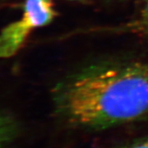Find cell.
<instances>
[{
    "label": "cell",
    "instance_id": "6da1fadb",
    "mask_svg": "<svg viewBox=\"0 0 148 148\" xmlns=\"http://www.w3.org/2000/svg\"><path fill=\"white\" fill-rule=\"evenodd\" d=\"M59 116L71 125L103 129L148 114V62H106L82 69L53 90Z\"/></svg>",
    "mask_w": 148,
    "mask_h": 148
},
{
    "label": "cell",
    "instance_id": "7a4b0ae2",
    "mask_svg": "<svg viewBox=\"0 0 148 148\" xmlns=\"http://www.w3.org/2000/svg\"><path fill=\"white\" fill-rule=\"evenodd\" d=\"M56 14L53 0H25L21 18L0 32V58L16 54L30 33L51 23Z\"/></svg>",
    "mask_w": 148,
    "mask_h": 148
},
{
    "label": "cell",
    "instance_id": "3957f363",
    "mask_svg": "<svg viewBox=\"0 0 148 148\" xmlns=\"http://www.w3.org/2000/svg\"><path fill=\"white\" fill-rule=\"evenodd\" d=\"M20 132L16 119L10 114L0 110V148H10Z\"/></svg>",
    "mask_w": 148,
    "mask_h": 148
},
{
    "label": "cell",
    "instance_id": "277c9868",
    "mask_svg": "<svg viewBox=\"0 0 148 148\" xmlns=\"http://www.w3.org/2000/svg\"><path fill=\"white\" fill-rule=\"evenodd\" d=\"M133 28L148 36V0L143 6Z\"/></svg>",
    "mask_w": 148,
    "mask_h": 148
},
{
    "label": "cell",
    "instance_id": "5b68a950",
    "mask_svg": "<svg viewBox=\"0 0 148 148\" xmlns=\"http://www.w3.org/2000/svg\"><path fill=\"white\" fill-rule=\"evenodd\" d=\"M119 148H148V138H142Z\"/></svg>",
    "mask_w": 148,
    "mask_h": 148
}]
</instances>
